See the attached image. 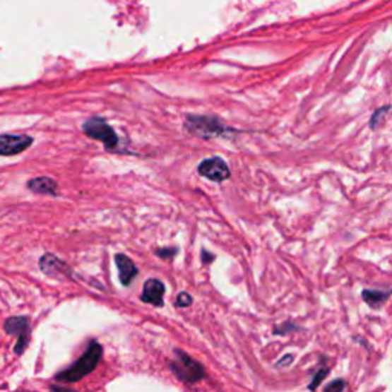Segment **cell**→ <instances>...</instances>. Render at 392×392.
Returning <instances> with one entry per match:
<instances>
[{"instance_id": "14", "label": "cell", "mask_w": 392, "mask_h": 392, "mask_svg": "<svg viewBox=\"0 0 392 392\" xmlns=\"http://www.w3.org/2000/svg\"><path fill=\"white\" fill-rule=\"evenodd\" d=\"M326 374H328V369H326V368L319 371V372L316 374V376H314V379H313V381H311V385H309V389L314 391V389L317 388V385H321L322 380L326 377Z\"/></svg>"}, {"instance_id": "9", "label": "cell", "mask_w": 392, "mask_h": 392, "mask_svg": "<svg viewBox=\"0 0 392 392\" xmlns=\"http://www.w3.org/2000/svg\"><path fill=\"white\" fill-rule=\"evenodd\" d=\"M164 284L158 279H149L144 284L143 288V295H141V300L143 302L152 304L155 307H162L164 304Z\"/></svg>"}, {"instance_id": "16", "label": "cell", "mask_w": 392, "mask_h": 392, "mask_svg": "<svg viewBox=\"0 0 392 392\" xmlns=\"http://www.w3.org/2000/svg\"><path fill=\"white\" fill-rule=\"evenodd\" d=\"M175 253H177L175 249H162V250L157 251V254H158V256H161V258H172Z\"/></svg>"}, {"instance_id": "6", "label": "cell", "mask_w": 392, "mask_h": 392, "mask_svg": "<svg viewBox=\"0 0 392 392\" xmlns=\"http://www.w3.org/2000/svg\"><path fill=\"white\" fill-rule=\"evenodd\" d=\"M28 135H0V157H14L25 152L32 144Z\"/></svg>"}, {"instance_id": "3", "label": "cell", "mask_w": 392, "mask_h": 392, "mask_svg": "<svg viewBox=\"0 0 392 392\" xmlns=\"http://www.w3.org/2000/svg\"><path fill=\"white\" fill-rule=\"evenodd\" d=\"M83 132L90 136V138L102 141L106 145V149H114L118 144V136L115 131L100 117H94L88 120L83 124Z\"/></svg>"}, {"instance_id": "1", "label": "cell", "mask_w": 392, "mask_h": 392, "mask_svg": "<svg viewBox=\"0 0 392 392\" xmlns=\"http://www.w3.org/2000/svg\"><path fill=\"white\" fill-rule=\"evenodd\" d=\"M102 355H103L102 345L93 340L89 343L85 354L81 355V357L74 364H71L68 369L59 372L56 376V380L63 381V383L80 381L81 379L86 377L88 374H90L97 368V364L100 363V360H102Z\"/></svg>"}, {"instance_id": "13", "label": "cell", "mask_w": 392, "mask_h": 392, "mask_svg": "<svg viewBox=\"0 0 392 392\" xmlns=\"http://www.w3.org/2000/svg\"><path fill=\"white\" fill-rule=\"evenodd\" d=\"M345 386H346L345 380H342V379H337V380L331 381L330 385H328V386L325 388V391H323V392H343Z\"/></svg>"}, {"instance_id": "17", "label": "cell", "mask_w": 392, "mask_h": 392, "mask_svg": "<svg viewBox=\"0 0 392 392\" xmlns=\"http://www.w3.org/2000/svg\"><path fill=\"white\" fill-rule=\"evenodd\" d=\"M51 391H52V392H74V391H71V389H68V388L57 386V385H52V386H51Z\"/></svg>"}, {"instance_id": "12", "label": "cell", "mask_w": 392, "mask_h": 392, "mask_svg": "<svg viewBox=\"0 0 392 392\" xmlns=\"http://www.w3.org/2000/svg\"><path fill=\"white\" fill-rule=\"evenodd\" d=\"M389 299V291L380 290H363V300L372 308H379Z\"/></svg>"}, {"instance_id": "11", "label": "cell", "mask_w": 392, "mask_h": 392, "mask_svg": "<svg viewBox=\"0 0 392 392\" xmlns=\"http://www.w3.org/2000/svg\"><path fill=\"white\" fill-rule=\"evenodd\" d=\"M28 189L34 194L39 195H56L57 194V182L48 177H39L34 178L28 182Z\"/></svg>"}, {"instance_id": "18", "label": "cell", "mask_w": 392, "mask_h": 392, "mask_svg": "<svg viewBox=\"0 0 392 392\" xmlns=\"http://www.w3.org/2000/svg\"><path fill=\"white\" fill-rule=\"evenodd\" d=\"M291 360H293V357H291V355H288V357H287L285 360H280V362L278 363V367H280V364H287V363H290Z\"/></svg>"}, {"instance_id": "10", "label": "cell", "mask_w": 392, "mask_h": 392, "mask_svg": "<svg viewBox=\"0 0 392 392\" xmlns=\"http://www.w3.org/2000/svg\"><path fill=\"white\" fill-rule=\"evenodd\" d=\"M115 263L118 273H120V280L123 285H131L132 279L138 275V270H136L135 263L126 256V254H117L115 256Z\"/></svg>"}, {"instance_id": "8", "label": "cell", "mask_w": 392, "mask_h": 392, "mask_svg": "<svg viewBox=\"0 0 392 392\" xmlns=\"http://www.w3.org/2000/svg\"><path fill=\"white\" fill-rule=\"evenodd\" d=\"M39 266L44 275L52 278H61V276L71 275V268L65 262H61L59 258L54 256V254H44V256H42Z\"/></svg>"}, {"instance_id": "2", "label": "cell", "mask_w": 392, "mask_h": 392, "mask_svg": "<svg viewBox=\"0 0 392 392\" xmlns=\"http://www.w3.org/2000/svg\"><path fill=\"white\" fill-rule=\"evenodd\" d=\"M175 354H177V357L172 362L170 369L175 372V376L181 381L195 383L206 376L203 364L196 362L195 359H191L187 352L181 351V350H175Z\"/></svg>"}, {"instance_id": "4", "label": "cell", "mask_w": 392, "mask_h": 392, "mask_svg": "<svg viewBox=\"0 0 392 392\" xmlns=\"http://www.w3.org/2000/svg\"><path fill=\"white\" fill-rule=\"evenodd\" d=\"M5 331L11 335L17 337V343L14 352L17 355L23 354V351L28 348L30 337H31V326L28 317L20 316V317H10L5 322Z\"/></svg>"}, {"instance_id": "5", "label": "cell", "mask_w": 392, "mask_h": 392, "mask_svg": "<svg viewBox=\"0 0 392 392\" xmlns=\"http://www.w3.org/2000/svg\"><path fill=\"white\" fill-rule=\"evenodd\" d=\"M198 173L213 182H222L230 178L229 166H227V162L222 158H218V157L207 158L199 162Z\"/></svg>"}, {"instance_id": "15", "label": "cell", "mask_w": 392, "mask_h": 392, "mask_svg": "<svg viewBox=\"0 0 392 392\" xmlns=\"http://www.w3.org/2000/svg\"><path fill=\"white\" fill-rule=\"evenodd\" d=\"M191 304V297L187 293H179L178 299H177V305L178 307H189Z\"/></svg>"}, {"instance_id": "7", "label": "cell", "mask_w": 392, "mask_h": 392, "mask_svg": "<svg viewBox=\"0 0 392 392\" xmlns=\"http://www.w3.org/2000/svg\"><path fill=\"white\" fill-rule=\"evenodd\" d=\"M187 131L194 132L196 135L201 136H215L222 133V126L218 123L213 118H207V117H189L187 123H186Z\"/></svg>"}]
</instances>
